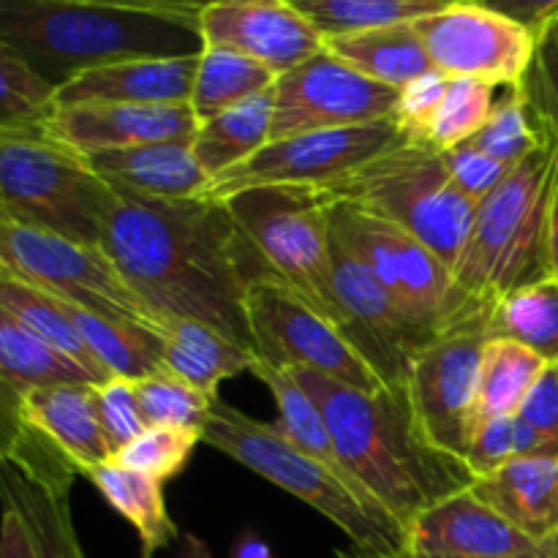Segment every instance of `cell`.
Wrapping results in <instances>:
<instances>
[{
	"label": "cell",
	"mask_w": 558,
	"mask_h": 558,
	"mask_svg": "<svg viewBox=\"0 0 558 558\" xmlns=\"http://www.w3.org/2000/svg\"><path fill=\"white\" fill-rule=\"evenodd\" d=\"M98 248L158 322H199L254 352L245 294L270 272L221 199L114 191Z\"/></svg>",
	"instance_id": "1"
},
{
	"label": "cell",
	"mask_w": 558,
	"mask_h": 558,
	"mask_svg": "<svg viewBox=\"0 0 558 558\" xmlns=\"http://www.w3.org/2000/svg\"><path fill=\"white\" fill-rule=\"evenodd\" d=\"M325 414L343 472L403 526L425 507L472 488L466 463L420 434L407 390H354L314 371H292Z\"/></svg>",
	"instance_id": "2"
},
{
	"label": "cell",
	"mask_w": 558,
	"mask_h": 558,
	"mask_svg": "<svg viewBox=\"0 0 558 558\" xmlns=\"http://www.w3.org/2000/svg\"><path fill=\"white\" fill-rule=\"evenodd\" d=\"M556 178L558 153L539 145L480 202L466 245L452 267L445 332H485L501 298L550 278L548 210Z\"/></svg>",
	"instance_id": "3"
},
{
	"label": "cell",
	"mask_w": 558,
	"mask_h": 558,
	"mask_svg": "<svg viewBox=\"0 0 558 558\" xmlns=\"http://www.w3.org/2000/svg\"><path fill=\"white\" fill-rule=\"evenodd\" d=\"M0 38L54 93L98 65L202 52L196 16L76 0H0Z\"/></svg>",
	"instance_id": "4"
},
{
	"label": "cell",
	"mask_w": 558,
	"mask_h": 558,
	"mask_svg": "<svg viewBox=\"0 0 558 558\" xmlns=\"http://www.w3.org/2000/svg\"><path fill=\"white\" fill-rule=\"evenodd\" d=\"M202 445L243 463L262 480L325 515L352 539V548L368 554L407 548V532L379 501L341 472L298 450L272 423L248 417L238 407L216 398L202 430Z\"/></svg>",
	"instance_id": "5"
},
{
	"label": "cell",
	"mask_w": 558,
	"mask_h": 558,
	"mask_svg": "<svg viewBox=\"0 0 558 558\" xmlns=\"http://www.w3.org/2000/svg\"><path fill=\"white\" fill-rule=\"evenodd\" d=\"M319 191L327 202H343L396 223L450 267H456L477 213V202L447 174L441 150L412 140Z\"/></svg>",
	"instance_id": "6"
},
{
	"label": "cell",
	"mask_w": 558,
	"mask_h": 558,
	"mask_svg": "<svg viewBox=\"0 0 558 558\" xmlns=\"http://www.w3.org/2000/svg\"><path fill=\"white\" fill-rule=\"evenodd\" d=\"M114 189L87 158L47 131L0 129V205L9 221L47 229L82 245H101Z\"/></svg>",
	"instance_id": "7"
},
{
	"label": "cell",
	"mask_w": 558,
	"mask_h": 558,
	"mask_svg": "<svg viewBox=\"0 0 558 558\" xmlns=\"http://www.w3.org/2000/svg\"><path fill=\"white\" fill-rule=\"evenodd\" d=\"M221 202L265 270L341 325L332 294L330 202L322 191L308 185H259Z\"/></svg>",
	"instance_id": "8"
},
{
	"label": "cell",
	"mask_w": 558,
	"mask_h": 558,
	"mask_svg": "<svg viewBox=\"0 0 558 558\" xmlns=\"http://www.w3.org/2000/svg\"><path fill=\"white\" fill-rule=\"evenodd\" d=\"M245 314L259 363L281 371H314L365 392L387 387L343 327L278 278L259 276L248 283Z\"/></svg>",
	"instance_id": "9"
},
{
	"label": "cell",
	"mask_w": 558,
	"mask_h": 558,
	"mask_svg": "<svg viewBox=\"0 0 558 558\" xmlns=\"http://www.w3.org/2000/svg\"><path fill=\"white\" fill-rule=\"evenodd\" d=\"M0 272L107 319L134 322L161 338L163 322L142 305L98 245L74 243L20 221H0Z\"/></svg>",
	"instance_id": "10"
},
{
	"label": "cell",
	"mask_w": 558,
	"mask_h": 558,
	"mask_svg": "<svg viewBox=\"0 0 558 558\" xmlns=\"http://www.w3.org/2000/svg\"><path fill=\"white\" fill-rule=\"evenodd\" d=\"M403 142H409V136L398 114L376 120V123L349 125V129L294 134L287 140L267 142L248 161L229 169L221 178H213L202 196L227 199L238 191L259 189V185L322 189V185L349 178L360 167L374 161L376 156L403 145Z\"/></svg>",
	"instance_id": "11"
},
{
	"label": "cell",
	"mask_w": 558,
	"mask_h": 558,
	"mask_svg": "<svg viewBox=\"0 0 558 558\" xmlns=\"http://www.w3.org/2000/svg\"><path fill=\"white\" fill-rule=\"evenodd\" d=\"M330 227L385 283L425 341L445 332L452 267L439 254L396 223L343 202H330Z\"/></svg>",
	"instance_id": "12"
},
{
	"label": "cell",
	"mask_w": 558,
	"mask_h": 558,
	"mask_svg": "<svg viewBox=\"0 0 558 558\" xmlns=\"http://www.w3.org/2000/svg\"><path fill=\"white\" fill-rule=\"evenodd\" d=\"M485 341L480 330L439 332L412 357L403 387L423 439L461 463L474 436Z\"/></svg>",
	"instance_id": "13"
},
{
	"label": "cell",
	"mask_w": 558,
	"mask_h": 558,
	"mask_svg": "<svg viewBox=\"0 0 558 558\" xmlns=\"http://www.w3.org/2000/svg\"><path fill=\"white\" fill-rule=\"evenodd\" d=\"M434 71L447 80L515 87L534 54V31L474 3L452 0L414 22Z\"/></svg>",
	"instance_id": "14"
},
{
	"label": "cell",
	"mask_w": 558,
	"mask_h": 558,
	"mask_svg": "<svg viewBox=\"0 0 558 558\" xmlns=\"http://www.w3.org/2000/svg\"><path fill=\"white\" fill-rule=\"evenodd\" d=\"M398 96L401 90L368 80L322 49L276 80L270 142L392 118L398 112Z\"/></svg>",
	"instance_id": "15"
},
{
	"label": "cell",
	"mask_w": 558,
	"mask_h": 558,
	"mask_svg": "<svg viewBox=\"0 0 558 558\" xmlns=\"http://www.w3.org/2000/svg\"><path fill=\"white\" fill-rule=\"evenodd\" d=\"M330 256L332 294L341 327L379 379L390 390H403L412 357L428 341L420 336L374 270L341 238H336V232L330 240Z\"/></svg>",
	"instance_id": "16"
},
{
	"label": "cell",
	"mask_w": 558,
	"mask_h": 558,
	"mask_svg": "<svg viewBox=\"0 0 558 558\" xmlns=\"http://www.w3.org/2000/svg\"><path fill=\"white\" fill-rule=\"evenodd\" d=\"M202 47L232 49L278 76L325 49L292 0H210L196 14Z\"/></svg>",
	"instance_id": "17"
},
{
	"label": "cell",
	"mask_w": 558,
	"mask_h": 558,
	"mask_svg": "<svg viewBox=\"0 0 558 558\" xmlns=\"http://www.w3.org/2000/svg\"><path fill=\"white\" fill-rule=\"evenodd\" d=\"M407 548L458 558H526L545 554L554 543H534L472 490H461L407 523Z\"/></svg>",
	"instance_id": "18"
},
{
	"label": "cell",
	"mask_w": 558,
	"mask_h": 558,
	"mask_svg": "<svg viewBox=\"0 0 558 558\" xmlns=\"http://www.w3.org/2000/svg\"><path fill=\"white\" fill-rule=\"evenodd\" d=\"M199 118L191 104L140 107V104H71L54 107L47 131L76 153L123 150L167 140H194Z\"/></svg>",
	"instance_id": "19"
},
{
	"label": "cell",
	"mask_w": 558,
	"mask_h": 558,
	"mask_svg": "<svg viewBox=\"0 0 558 558\" xmlns=\"http://www.w3.org/2000/svg\"><path fill=\"white\" fill-rule=\"evenodd\" d=\"M199 52L183 58H136L98 65L58 87L54 107L71 104H140L178 107L191 104Z\"/></svg>",
	"instance_id": "20"
},
{
	"label": "cell",
	"mask_w": 558,
	"mask_h": 558,
	"mask_svg": "<svg viewBox=\"0 0 558 558\" xmlns=\"http://www.w3.org/2000/svg\"><path fill=\"white\" fill-rule=\"evenodd\" d=\"M22 423L41 436L80 477L109 461L107 439L96 412V385H49L22 396Z\"/></svg>",
	"instance_id": "21"
},
{
	"label": "cell",
	"mask_w": 558,
	"mask_h": 558,
	"mask_svg": "<svg viewBox=\"0 0 558 558\" xmlns=\"http://www.w3.org/2000/svg\"><path fill=\"white\" fill-rule=\"evenodd\" d=\"M85 158L93 172L114 191L153 196V199H191L205 194L210 183L207 172L196 161L191 140L87 153Z\"/></svg>",
	"instance_id": "22"
},
{
	"label": "cell",
	"mask_w": 558,
	"mask_h": 558,
	"mask_svg": "<svg viewBox=\"0 0 558 558\" xmlns=\"http://www.w3.org/2000/svg\"><path fill=\"white\" fill-rule=\"evenodd\" d=\"M469 490L534 543L558 537V458H512Z\"/></svg>",
	"instance_id": "23"
},
{
	"label": "cell",
	"mask_w": 558,
	"mask_h": 558,
	"mask_svg": "<svg viewBox=\"0 0 558 558\" xmlns=\"http://www.w3.org/2000/svg\"><path fill=\"white\" fill-rule=\"evenodd\" d=\"M161 363L163 371L218 398V387L234 376L251 374L256 357L213 327L169 319L161 327Z\"/></svg>",
	"instance_id": "24"
},
{
	"label": "cell",
	"mask_w": 558,
	"mask_h": 558,
	"mask_svg": "<svg viewBox=\"0 0 558 558\" xmlns=\"http://www.w3.org/2000/svg\"><path fill=\"white\" fill-rule=\"evenodd\" d=\"M71 488L74 480H33L11 463L0 466V499L25 518L41 558H85L71 518Z\"/></svg>",
	"instance_id": "25"
},
{
	"label": "cell",
	"mask_w": 558,
	"mask_h": 558,
	"mask_svg": "<svg viewBox=\"0 0 558 558\" xmlns=\"http://www.w3.org/2000/svg\"><path fill=\"white\" fill-rule=\"evenodd\" d=\"M276 85L202 120L191 147L207 178H221L270 142Z\"/></svg>",
	"instance_id": "26"
},
{
	"label": "cell",
	"mask_w": 558,
	"mask_h": 558,
	"mask_svg": "<svg viewBox=\"0 0 558 558\" xmlns=\"http://www.w3.org/2000/svg\"><path fill=\"white\" fill-rule=\"evenodd\" d=\"M325 49L368 80L396 90L434 71L414 22L325 38Z\"/></svg>",
	"instance_id": "27"
},
{
	"label": "cell",
	"mask_w": 558,
	"mask_h": 558,
	"mask_svg": "<svg viewBox=\"0 0 558 558\" xmlns=\"http://www.w3.org/2000/svg\"><path fill=\"white\" fill-rule=\"evenodd\" d=\"M85 477L96 485L107 505L134 526L142 543V558H153L178 539V526L163 499V483L123 466L114 458L87 469Z\"/></svg>",
	"instance_id": "28"
},
{
	"label": "cell",
	"mask_w": 558,
	"mask_h": 558,
	"mask_svg": "<svg viewBox=\"0 0 558 558\" xmlns=\"http://www.w3.org/2000/svg\"><path fill=\"white\" fill-rule=\"evenodd\" d=\"M0 308L9 311L16 322H22L33 336L41 338L54 352L63 354L74 365H80L90 376L93 385H104L109 379L101 365L96 363V357L90 354V349L82 341L80 330H76L74 319L65 311L63 300L20 281V278H11L5 272H0Z\"/></svg>",
	"instance_id": "29"
},
{
	"label": "cell",
	"mask_w": 558,
	"mask_h": 558,
	"mask_svg": "<svg viewBox=\"0 0 558 558\" xmlns=\"http://www.w3.org/2000/svg\"><path fill=\"white\" fill-rule=\"evenodd\" d=\"M63 305L71 314V319H74L85 347L90 349V354L109 379L112 376L142 379V376H150L163 368L158 332L134 325V322L107 319V316H98L93 311L80 308V305Z\"/></svg>",
	"instance_id": "30"
},
{
	"label": "cell",
	"mask_w": 558,
	"mask_h": 558,
	"mask_svg": "<svg viewBox=\"0 0 558 558\" xmlns=\"http://www.w3.org/2000/svg\"><path fill=\"white\" fill-rule=\"evenodd\" d=\"M548 365L550 363H545L539 354L521 343L507 341V338H488L483 349V363H480L474 430L488 420L515 417L529 390Z\"/></svg>",
	"instance_id": "31"
},
{
	"label": "cell",
	"mask_w": 558,
	"mask_h": 558,
	"mask_svg": "<svg viewBox=\"0 0 558 558\" xmlns=\"http://www.w3.org/2000/svg\"><path fill=\"white\" fill-rule=\"evenodd\" d=\"M0 385L14 396L49 385H93L90 376L33 336L22 322L0 308Z\"/></svg>",
	"instance_id": "32"
},
{
	"label": "cell",
	"mask_w": 558,
	"mask_h": 558,
	"mask_svg": "<svg viewBox=\"0 0 558 558\" xmlns=\"http://www.w3.org/2000/svg\"><path fill=\"white\" fill-rule=\"evenodd\" d=\"M251 374H254L267 390H270L272 401H276V412H278V420L272 425L281 430L283 439L292 441V445L298 447V450H303L305 456L316 458V461L327 463V466H332L336 472H341L343 477H349L336 456V445H332V436L325 423V414H322V409L316 407L314 398L308 396V390H303V385L294 379L292 371L270 368V365L256 360Z\"/></svg>",
	"instance_id": "33"
},
{
	"label": "cell",
	"mask_w": 558,
	"mask_h": 558,
	"mask_svg": "<svg viewBox=\"0 0 558 558\" xmlns=\"http://www.w3.org/2000/svg\"><path fill=\"white\" fill-rule=\"evenodd\" d=\"M485 338H507L532 349L545 363H558V281L543 278L515 289L496 305Z\"/></svg>",
	"instance_id": "34"
},
{
	"label": "cell",
	"mask_w": 558,
	"mask_h": 558,
	"mask_svg": "<svg viewBox=\"0 0 558 558\" xmlns=\"http://www.w3.org/2000/svg\"><path fill=\"white\" fill-rule=\"evenodd\" d=\"M278 74L245 54L232 49L202 47L196 63L194 90H191V109L202 120L256 96L276 85Z\"/></svg>",
	"instance_id": "35"
},
{
	"label": "cell",
	"mask_w": 558,
	"mask_h": 558,
	"mask_svg": "<svg viewBox=\"0 0 558 558\" xmlns=\"http://www.w3.org/2000/svg\"><path fill=\"white\" fill-rule=\"evenodd\" d=\"M292 3L319 31L322 38H332L417 22L445 9L447 0H292Z\"/></svg>",
	"instance_id": "36"
},
{
	"label": "cell",
	"mask_w": 558,
	"mask_h": 558,
	"mask_svg": "<svg viewBox=\"0 0 558 558\" xmlns=\"http://www.w3.org/2000/svg\"><path fill=\"white\" fill-rule=\"evenodd\" d=\"M134 390L147 428L161 425V428L194 430L199 436L210 420L213 401H216L213 396L196 390L194 385L163 368L134 379Z\"/></svg>",
	"instance_id": "37"
},
{
	"label": "cell",
	"mask_w": 558,
	"mask_h": 558,
	"mask_svg": "<svg viewBox=\"0 0 558 558\" xmlns=\"http://www.w3.org/2000/svg\"><path fill=\"white\" fill-rule=\"evenodd\" d=\"M515 87L539 142L558 153V14L534 31V54Z\"/></svg>",
	"instance_id": "38"
},
{
	"label": "cell",
	"mask_w": 558,
	"mask_h": 558,
	"mask_svg": "<svg viewBox=\"0 0 558 558\" xmlns=\"http://www.w3.org/2000/svg\"><path fill=\"white\" fill-rule=\"evenodd\" d=\"M54 112V87L47 85L16 49L0 38V129L47 125Z\"/></svg>",
	"instance_id": "39"
},
{
	"label": "cell",
	"mask_w": 558,
	"mask_h": 558,
	"mask_svg": "<svg viewBox=\"0 0 558 558\" xmlns=\"http://www.w3.org/2000/svg\"><path fill=\"white\" fill-rule=\"evenodd\" d=\"M494 90L496 87L477 80L447 82V93L436 109L434 120H430L425 145L436 147V150H450V147L472 140L488 123L490 109L496 104Z\"/></svg>",
	"instance_id": "40"
},
{
	"label": "cell",
	"mask_w": 558,
	"mask_h": 558,
	"mask_svg": "<svg viewBox=\"0 0 558 558\" xmlns=\"http://www.w3.org/2000/svg\"><path fill=\"white\" fill-rule=\"evenodd\" d=\"M469 145L483 150L485 156L496 158V161L507 163V167L521 163L523 158L532 156L543 145L532 120H529L526 104H523L518 87H507L505 96L490 109L488 123L469 140Z\"/></svg>",
	"instance_id": "41"
},
{
	"label": "cell",
	"mask_w": 558,
	"mask_h": 558,
	"mask_svg": "<svg viewBox=\"0 0 558 558\" xmlns=\"http://www.w3.org/2000/svg\"><path fill=\"white\" fill-rule=\"evenodd\" d=\"M196 445H202V436L194 430L150 425L129 447H123L114 456V461L134 469V472L147 474L158 483H169L189 466Z\"/></svg>",
	"instance_id": "42"
},
{
	"label": "cell",
	"mask_w": 558,
	"mask_h": 558,
	"mask_svg": "<svg viewBox=\"0 0 558 558\" xmlns=\"http://www.w3.org/2000/svg\"><path fill=\"white\" fill-rule=\"evenodd\" d=\"M96 412L112 458L147 428L136 401L134 379L112 376L104 385H96Z\"/></svg>",
	"instance_id": "43"
},
{
	"label": "cell",
	"mask_w": 558,
	"mask_h": 558,
	"mask_svg": "<svg viewBox=\"0 0 558 558\" xmlns=\"http://www.w3.org/2000/svg\"><path fill=\"white\" fill-rule=\"evenodd\" d=\"M441 158H445L447 174H450L452 183H456L469 199L477 202V205L490 194V191L499 189V183L512 169L507 167V163L496 161V158L485 156L483 150L472 147L469 142L450 147V150H441Z\"/></svg>",
	"instance_id": "44"
},
{
	"label": "cell",
	"mask_w": 558,
	"mask_h": 558,
	"mask_svg": "<svg viewBox=\"0 0 558 558\" xmlns=\"http://www.w3.org/2000/svg\"><path fill=\"white\" fill-rule=\"evenodd\" d=\"M447 76L439 71L420 76L412 85H407L398 96V120H401L403 131L412 142H425L428 136V125L434 120L436 109H439L441 98L447 93Z\"/></svg>",
	"instance_id": "45"
},
{
	"label": "cell",
	"mask_w": 558,
	"mask_h": 558,
	"mask_svg": "<svg viewBox=\"0 0 558 558\" xmlns=\"http://www.w3.org/2000/svg\"><path fill=\"white\" fill-rule=\"evenodd\" d=\"M515 458V445H512V417L488 420L480 425L472 436V445L466 452V469L472 477H488L496 469L510 463Z\"/></svg>",
	"instance_id": "46"
},
{
	"label": "cell",
	"mask_w": 558,
	"mask_h": 558,
	"mask_svg": "<svg viewBox=\"0 0 558 558\" xmlns=\"http://www.w3.org/2000/svg\"><path fill=\"white\" fill-rule=\"evenodd\" d=\"M518 417L548 439L558 441V363H550L543 376L534 381L526 401L518 409Z\"/></svg>",
	"instance_id": "47"
},
{
	"label": "cell",
	"mask_w": 558,
	"mask_h": 558,
	"mask_svg": "<svg viewBox=\"0 0 558 558\" xmlns=\"http://www.w3.org/2000/svg\"><path fill=\"white\" fill-rule=\"evenodd\" d=\"M0 558H41L25 518L3 499H0Z\"/></svg>",
	"instance_id": "48"
},
{
	"label": "cell",
	"mask_w": 558,
	"mask_h": 558,
	"mask_svg": "<svg viewBox=\"0 0 558 558\" xmlns=\"http://www.w3.org/2000/svg\"><path fill=\"white\" fill-rule=\"evenodd\" d=\"M27 439V428L22 423V398L0 385V466L14 461Z\"/></svg>",
	"instance_id": "49"
},
{
	"label": "cell",
	"mask_w": 558,
	"mask_h": 558,
	"mask_svg": "<svg viewBox=\"0 0 558 558\" xmlns=\"http://www.w3.org/2000/svg\"><path fill=\"white\" fill-rule=\"evenodd\" d=\"M474 3L518 22L529 31H537L550 16L558 14V0H474Z\"/></svg>",
	"instance_id": "50"
},
{
	"label": "cell",
	"mask_w": 558,
	"mask_h": 558,
	"mask_svg": "<svg viewBox=\"0 0 558 558\" xmlns=\"http://www.w3.org/2000/svg\"><path fill=\"white\" fill-rule=\"evenodd\" d=\"M76 3L114 5V9L136 11H163V14H191L196 16L210 0H76Z\"/></svg>",
	"instance_id": "51"
},
{
	"label": "cell",
	"mask_w": 558,
	"mask_h": 558,
	"mask_svg": "<svg viewBox=\"0 0 558 558\" xmlns=\"http://www.w3.org/2000/svg\"><path fill=\"white\" fill-rule=\"evenodd\" d=\"M338 558H458V556H439V554H423V550H412V548H401V550H390V554H368V550H336ZM526 558H556V548L545 550L539 556H526Z\"/></svg>",
	"instance_id": "52"
},
{
	"label": "cell",
	"mask_w": 558,
	"mask_h": 558,
	"mask_svg": "<svg viewBox=\"0 0 558 558\" xmlns=\"http://www.w3.org/2000/svg\"><path fill=\"white\" fill-rule=\"evenodd\" d=\"M548 270L550 278L558 281V178L554 185V196H550L548 210Z\"/></svg>",
	"instance_id": "53"
},
{
	"label": "cell",
	"mask_w": 558,
	"mask_h": 558,
	"mask_svg": "<svg viewBox=\"0 0 558 558\" xmlns=\"http://www.w3.org/2000/svg\"><path fill=\"white\" fill-rule=\"evenodd\" d=\"M229 558H276L272 548L259 537V534H243V537L234 543Z\"/></svg>",
	"instance_id": "54"
},
{
	"label": "cell",
	"mask_w": 558,
	"mask_h": 558,
	"mask_svg": "<svg viewBox=\"0 0 558 558\" xmlns=\"http://www.w3.org/2000/svg\"><path fill=\"white\" fill-rule=\"evenodd\" d=\"M0 221H9V213H5L3 205H0Z\"/></svg>",
	"instance_id": "55"
},
{
	"label": "cell",
	"mask_w": 558,
	"mask_h": 558,
	"mask_svg": "<svg viewBox=\"0 0 558 558\" xmlns=\"http://www.w3.org/2000/svg\"><path fill=\"white\" fill-rule=\"evenodd\" d=\"M554 548H556V558H558V537L554 539Z\"/></svg>",
	"instance_id": "56"
},
{
	"label": "cell",
	"mask_w": 558,
	"mask_h": 558,
	"mask_svg": "<svg viewBox=\"0 0 558 558\" xmlns=\"http://www.w3.org/2000/svg\"><path fill=\"white\" fill-rule=\"evenodd\" d=\"M447 3H452V0H447Z\"/></svg>",
	"instance_id": "57"
}]
</instances>
